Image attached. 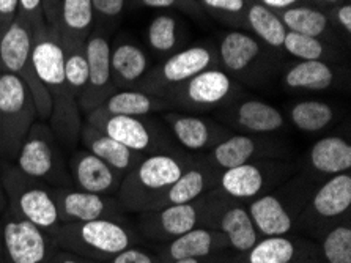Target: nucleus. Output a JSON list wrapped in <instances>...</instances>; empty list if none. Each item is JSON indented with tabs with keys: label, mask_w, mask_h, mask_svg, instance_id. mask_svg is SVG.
I'll return each instance as SVG.
<instances>
[{
	"label": "nucleus",
	"mask_w": 351,
	"mask_h": 263,
	"mask_svg": "<svg viewBox=\"0 0 351 263\" xmlns=\"http://www.w3.org/2000/svg\"><path fill=\"white\" fill-rule=\"evenodd\" d=\"M32 63L51 98V130L58 144L71 148L81 139L82 119L77 100L68 89L62 38L56 25L46 23L32 30Z\"/></svg>",
	"instance_id": "obj_1"
},
{
	"label": "nucleus",
	"mask_w": 351,
	"mask_h": 263,
	"mask_svg": "<svg viewBox=\"0 0 351 263\" xmlns=\"http://www.w3.org/2000/svg\"><path fill=\"white\" fill-rule=\"evenodd\" d=\"M193 163L178 152L147 155L123 176L117 201L128 213L141 214L152 210L169 186Z\"/></svg>",
	"instance_id": "obj_2"
},
{
	"label": "nucleus",
	"mask_w": 351,
	"mask_h": 263,
	"mask_svg": "<svg viewBox=\"0 0 351 263\" xmlns=\"http://www.w3.org/2000/svg\"><path fill=\"white\" fill-rule=\"evenodd\" d=\"M137 243L139 233L123 218L62 224L54 240L58 249L101 263H108L119 252Z\"/></svg>",
	"instance_id": "obj_3"
},
{
	"label": "nucleus",
	"mask_w": 351,
	"mask_h": 263,
	"mask_svg": "<svg viewBox=\"0 0 351 263\" xmlns=\"http://www.w3.org/2000/svg\"><path fill=\"white\" fill-rule=\"evenodd\" d=\"M0 176L8 201L7 210L35 225L54 241L62 227L54 187L24 175L16 165H3Z\"/></svg>",
	"instance_id": "obj_4"
},
{
	"label": "nucleus",
	"mask_w": 351,
	"mask_h": 263,
	"mask_svg": "<svg viewBox=\"0 0 351 263\" xmlns=\"http://www.w3.org/2000/svg\"><path fill=\"white\" fill-rule=\"evenodd\" d=\"M16 168L30 179L51 187L73 186L60 144L51 126L35 122L16 155Z\"/></svg>",
	"instance_id": "obj_5"
},
{
	"label": "nucleus",
	"mask_w": 351,
	"mask_h": 263,
	"mask_svg": "<svg viewBox=\"0 0 351 263\" xmlns=\"http://www.w3.org/2000/svg\"><path fill=\"white\" fill-rule=\"evenodd\" d=\"M219 191L213 190L189 203L141 213V233L155 241H170L197 227L213 229Z\"/></svg>",
	"instance_id": "obj_6"
},
{
	"label": "nucleus",
	"mask_w": 351,
	"mask_h": 263,
	"mask_svg": "<svg viewBox=\"0 0 351 263\" xmlns=\"http://www.w3.org/2000/svg\"><path fill=\"white\" fill-rule=\"evenodd\" d=\"M36 117L34 96L24 80L0 71V157L16 159Z\"/></svg>",
	"instance_id": "obj_7"
},
{
	"label": "nucleus",
	"mask_w": 351,
	"mask_h": 263,
	"mask_svg": "<svg viewBox=\"0 0 351 263\" xmlns=\"http://www.w3.org/2000/svg\"><path fill=\"white\" fill-rule=\"evenodd\" d=\"M0 71L24 80L34 96L38 119L49 122L51 98L32 63V27L18 16L0 34Z\"/></svg>",
	"instance_id": "obj_8"
},
{
	"label": "nucleus",
	"mask_w": 351,
	"mask_h": 263,
	"mask_svg": "<svg viewBox=\"0 0 351 263\" xmlns=\"http://www.w3.org/2000/svg\"><path fill=\"white\" fill-rule=\"evenodd\" d=\"M85 122L142 157L152 153L177 152L170 147V142L162 131L143 117L112 115L97 107L85 115Z\"/></svg>",
	"instance_id": "obj_9"
},
{
	"label": "nucleus",
	"mask_w": 351,
	"mask_h": 263,
	"mask_svg": "<svg viewBox=\"0 0 351 263\" xmlns=\"http://www.w3.org/2000/svg\"><path fill=\"white\" fill-rule=\"evenodd\" d=\"M217 67L219 60L213 47L202 45L184 47L169 56L159 67L150 69L141 82L139 90L166 98L173 89L180 87L195 74Z\"/></svg>",
	"instance_id": "obj_10"
},
{
	"label": "nucleus",
	"mask_w": 351,
	"mask_h": 263,
	"mask_svg": "<svg viewBox=\"0 0 351 263\" xmlns=\"http://www.w3.org/2000/svg\"><path fill=\"white\" fill-rule=\"evenodd\" d=\"M0 263H54V241L8 210L0 218Z\"/></svg>",
	"instance_id": "obj_11"
},
{
	"label": "nucleus",
	"mask_w": 351,
	"mask_h": 263,
	"mask_svg": "<svg viewBox=\"0 0 351 263\" xmlns=\"http://www.w3.org/2000/svg\"><path fill=\"white\" fill-rule=\"evenodd\" d=\"M235 92V82L224 69L210 68L173 89L166 100L170 107L204 111L213 109L230 98Z\"/></svg>",
	"instance_id": "obj_12"
},
{
	"label": "nucleus",
	"mask_w": 351,
	"mask_h": 263,
	"mask_svg": "<svg viewBox=\"0 0 351 263\" xmlns=\"http://www.w3.org/2000/svg\"><path fill=\"white\" fill-rule=\"evenodd\" d=\"M88 60V80L81 98L77 100L81 114L87 115L117 92L110 71V43L103 29L93 30L85 41Z\"/></svg>",
	"instance_id": "obj_13"
},
{
	"label": "nucleus",
	"mask_w": 351,
	"mask_h": 263,
	"mask_svg": "<svg viewBox=\"0 0 351 263\" xmlns=\"http://www.w3.org/2000/svg\"><path fill=\"white\" fill-rule=\"evenodd\" d=\"M58 216L62 224L123 218V208L115 196L95 194L77 187H54Z\"/></svg>",
	"instance_id": "obj_14"
},
{
	"label": "nucleus",
	"mask_w": 351,
	"mask_h": 263,
	"mask_svg": "<svg viewBox=\"0 0 351 263\" xmlns=\"http://www.w3.org/2000/svg\"><path fill=\"white\" fill-rule=\"evenodd\" d=\"M279 170V165L265 163L263 159L241 164L238 168L221 172L216 190L233 201L251 202L267 194V190L273 186Z\"/></svg>",
	"instance_id": "obj_15"
},
{
	"label": "nucleus",
	"mask_w": 351,
	"mask_h": 263,
	"mask_svg": "<svg viewBox=\"0 0 351 263\" xmlns=\"http://www.w3.org/2000/svg\"><path fill=\"white\" fill-rule=\"evenodd\" d=\"M219 194L221 197L219 203H217L215 221H213V229H217L224 235L228 249L241 255L251 249L262 237L255 229L247 205L226 197L222 192Z\"/></svg>",
	"instance_id": "obj_16"
},
{
	"label": "nucleus",
	"mask_w": 351,
	"mask_h": 263,
	"mask_svg": "<svg viewBox=\"0 0 351 263\" xmlns=\"http://www.w3.org/2000/svg\"><path fill=\"white\" fill-rule=\"evenodd\" d=\"M68 172L74 187L104 196H117L125 176L85 148L73 153Z\"/></svg>",
	"instance_id": "obj_17"
},
{
	"label": "nucleus",
	"mask_w": 351,
	"mask_h": 263,
	"mask_svg": "<svg viewBox=\"0 0 351 263\" xmlns=\"http://www.w3.org/2000/svg\"><path fill=\"white\" fill-rule=\"evenodd\" d=\"M227 251L228 243L219 230L197 227L167 241V244L159 249L158 257L162 263H170L182 259H202V257L222 255Z\"/></svg>",
	"instance_id": "obj_18"
},
{
	"label": "nucleus",
	"mask_w": 351,
	"mask_h": 263,
	"mask_svg": "<svg viewBox=\"0 0 351 263\" xmlns=\"http://www.w3.org/2000/svg\"><path fill=\"white\" fill-rule=\"evenodd\" d=\"M271 153H274L273 145L246 134H235V136H227L224 141L215 145L206 155L204 163L221 174L241 164L265 159Z\"/></svg>",
	"instance_id": "obj_19"
},
{
	"label": "nucleus",
	"mask_w": 351,
	"mask_h": 263,
	"mask_svg": "<svg viewBox=\"0 0 351 263\" xmlns=\"http://www.w3.org/2000/svg\"><path fill=\"white\" fill-rule=\"evenodd\" d=\"M247 210L260 237H287L295 227L300 208L290 207L279 194L267 192L249 202Z\"/></svg>",
	"instance_id": "obj_20"
},
{
	"label": "nucleus",
	"mask_w": 351,
	"mask_h": 263,
	"mask_svg": "<svg viewBox=\"0 0 351 263\" xmlns=\"http://www.w3.org/2000/svg\"><path fill=\"white\" fill-rule=\"evenodd\" d=\"M351 207V174L332 175L313 192L306 213L302 216L317 221H334L350 211Z\"/></svg>",
	"instance_id": "obj_21"
},
{
	"label": "nucleus",
	"mask_w": 351,
	"mask_h": 263,
	"mask_svg": "<svg viewBox=\"0 0 351 263\" xmlns=\"http://www.w3.org/2000/svg\"><path fill=\"white\" fill-rule=\"evenodd\" d=\"M219 174L211 169L204 161H194L189 168H186L182 175L169 186L161 198L155 203L152 210L164 208L169 205H180V203H189L205 196L217 186ZM150 211V210H148Z\"/></svg>",
	"instance_id": "obj_22"
},
{
	"label": "nucleus",
	"mask_w": 351,
	"mask_h": 263,
	"mask_svg": "<svg viewBox=\"0 0 351 263\" xmlns=\"http://www.w3.org/2000/svg\"><path fill=\"white\" fill-rule=\"evenodd\" d=\"M166 122L172 130L173 137L182 144V147L191 152H205L215 147L228 136L227 130L217 123L202 119V117L184 114H167Z\"/></svg>",
	"instance_id": "obj_23"
},
{
	"label": "nucleus",
	"mask_w": 351,
	"mask_h": 263,
	"mask_svg": "<svg viewBox=\"0 0 351 263\" xmlns=\"http://www.w3.org/2000/svg\"><path fill=\"white\" fill-rule=\"evenodd\" d=\"M262 45L254 35L233 30L224 35L217 47V60L227 74L244 76L262 60Z\"/></svg>",
	"instance_id": "obj_24"
},
{
	"label": "nucleus",
	"mask_w": 351,
	"mask_h": 263,
	"mask_svg": "<svg viewBox=\"0 0 351 263\" xmlns=\"http://www.w3.org/2000/svg\"><path fill=\"white\" fill-rule=\"evenodd\" d=\"M110 71L115 89H139L150 71V60L145 51L130 40L110 45Z\"/></svg>",
	"instance_id": "obj_25"
},
{
	"label": "nucleus",
	"mask_w": 351,
	"mask_h": 263,
	"mask_svg": "<svg viewBox=\"0 0 351 263\" xmlns=\"http://www.w3.org/2000/svg\"><path fill=\"white\" fill-rule=\"evenodd\" d=\"M81 141L85 145V150L93 153L110 168L119 170L120 174L126 175L134 165L143 158L142 155L132 152L123 144L117 142L115 139L109 137L108 134L101 133L97 128L88 125L87 122L82 125Z\"/></svg>",
	"instance_id": "obj_26"
},
{
	"label": "nucleus",
	"mask_w": 351,
	"mask_h": 263,
	"mask_svg": "<svg viewBox=\"0 0 351 263\" xmlns=\"http://www.w3.org/2000/svg\"><path fill=\"white\" fill-rule=\"evenodd\" d=\"M309 163L311 168L320 175L345 174L351 169V145L343 137H323L312 145Z\"/></svg>",
	"instance_id": "obj_27"
},
{
	"label": "nucleus",
	"mask_w": 351,
	"mask_h": 263,
	"mask_svg": "<svg viewBox=\"0 0 351 263\" xmlns=\"http://www.w3.org/2000/svg\"><path fill=\"white\" fill-rule=\"evenodd\" d=\"M167 107H170V104L166 98L143 92L139 89H130L117 90L99 106V109L112 115L147 117L155 114V112L167 109Z\"/></svg>",
	"instance_id": "obj_28"
},
{
	"label": "nucleus",
	"mask_w": 351,
	"mask_h": 263,
	"mask_svg": "<svg viewBox=\"0 0 351 263\" xmlns=\"http://www.w3.org/2000/svg\"><path fill=\"white\" fill-rule=\"evenodd\" d=\"M56 25L60 36L87 41L95 27L92 0H60Z\"/></svg>",
	"instance_id": "obj_29"
},
{
	"label": "nucleus",
	"mask_w": 351,
	"mask_h": 263,
	"mask_svg": "<svg viewBox=\"0 0 351 263\" xmlns=\"http://www.w3.org/2000/svg\"><path fill=\"white\" fill-rule=\"evenodd\" d=\"M233 122L247 133H274L284 128L285 119L278 107L260 100H246L233 111Z\"/></svg>",
	"instance_id": "obj_30"
},
{
	"label": "nucleus",
	"mask_w": 351,
	"mask_h": 263,
	"mask_svg": "<svg viewBox=\"0 0 351 263\" xmlns=\"http://www.w3.org/2000/svg\"><path fill=\"white\" fill-rule=\"evenodd\" d=\"M278 14L282 24L285 25L287 32L315 36V38L320 40L331 38L332 36L331 19L320 8L300 3L295 5V7L282 10Z\"/></svg>",
	"instance_id": "obj_31"
},
{
	"label": "nucleus",
	"mask_w": 351,
	"mask_h": 263,
	"mask_svg": "<svg viewBox=\"0 0 351 263\" xmlns=\"http://www.w3.org/2000/svg\"><path fill=\"white\" fill-rule=\"evenodd\" d=\"M243 24L252 32L251 35H254L258 41L265 43L269 47H274V49L282 47L287 29L282 24L278 12H274V10L255 2V0L247 2Z\"/></svg>",
	"instance_id": "obj_32"
},
{
	"label": "nucleus",
	"mask_w": 351,
	"mask_h": 263,
	"mask_svg": "<svg viewBox=\"0 0 351 263\" xmlns=\"http://www.w3.org/2000/svg\"><path fill=\"white\" fill-rule=\"evenodd\" d=\"M334 69L323 60H302L287 69L284 82L289 89L320 92L334 84Z\"/></svg>",
	"instance_id": "obj_33"
},
{
	"label": "nucleus",
	"mask_w": 351,
	"mask_h": 263,
	"mask_svg": "<svg viewBox=\"0 0 351 263\" xmlns=\"http://www.w3.org/2000/svg\"><path fill=\"white\" fill-rule=\"evenodd\" d=\"M63 47V67L70 92L76 100L81 98L88 80V60L85 41L60 36Z\"/></svg>",
	"instance_id": "obj_34"
},
{
	"label": "nucleus",
	"mask_w": 351,
	"mask_h": 263,
	"mask_svg": "<svg viewBox=\"0 0 351 263\" xmlns=\"http://www.w3.org/2000/svg\"><path fill=\"white\" fill-rule=\"evenodd\" d=\"M296 244L287 237H262L244 252L243 263H291L296 259Z\"/></svg>",
	"instance_id": "obj_35"
},
{
	"label": "nucleus",
	"mask_w": 351,
	"mask_h": 263,
	"mask_svg": "<svg viewBox=\"0 0 351 263\" xmlns=\"http://www.w3.org/2000/svg\"><path fill=\"white\" fill-rule=\"evenodd\" d=\"M334 120V111L324 101L306 100L290 109V122L300 131L318 133L328 128Z\"/></svg>",
	"instance_id": "obj_36"
},
{
	"label": "nucleus",
	"mask_w": 351,
	"mask_h": 263,
	"mask_svg": "<svg viewBox=\"0 0 351 263\" xmlns=\"http://www.w3.org/2000/svg\"><path fill=\"white\" fill-rule=\"evenodd\" d=\"M148 46L159 56H172L180 46L178 21L170 14H159L148 25Z\"/></svg>",
	"instance_id": "obj_37"
},
{
	"label": "nucleus",
	"mask_w": 351,
	"mask_h": 263,
	"mask_svg": "<svg viewBox=\"0 0 351 263\" xmlns=\"http://www.w3.org/2000/svg\"><path fill=\"white\" fill-rule=\"evenodd\" d=\"M282 49L291 57L298 60H323L328 58L329 49L324 45V41L315 36H307L295 32H287L284 43H282Z\"/></svg>",
	"instance_id": "obj_38"
},
{
	"label": "nucleus",
	"mask_w": 351,
	"mask_h": 263,
	"mask_svg": "<svg viewBox=\"0 0 351 263\" xmlns=\"http://www.w3.org/2000/svg\"><path fill=\"white\" fill-rule=\"evenodd\" d=\"M322 252L326 263H351V227L348 222L328 230L322 243Z\"/></svg>",
	"instance_id": "obj_39"
},
{
	"label": "nucleus",
	"mask_w": 351,
	"mask_h": 263,
	"mask_svg": "<svg viewBox=\"0 0 351 263\" xmlns=\"http://www.w3.org/2000/svg\"><path fill=\"white\" fill-rule=\"evenodd\" d=\"M202 8L208 10L217 18L232 21V23H243L249 0H197Z\"/></svg>",
	"instance_id": "obj_40"
},
{
	"label": "nucleus",
	"mask_w": 351,
	"mask_h": 263,
	"mask_svg": "<svg viewBox=\"0 0 351 263\" xmlns=\"http://www.w3.org/2000/svg\"><path fill=\"white\" fill-rule=\"evenodd\" d=\"M128 0H92L95 24L112 25L121 18Z\"/></svg>",
	"instance_id": "obj_41"
},
{
	"label": "nucleus",
	"mask_w": 351,
	"mask_h": 263,
	"mask_svg": "<svg viewBox=\"0 0 351 263\" xmlns=\"http://www.w3.org/2000/svg\"><path fill=\"white\" fill-rule=\"evenodd\" d=\"M18 18L27 23L32 30L46 24L43 0H18Z\"/></svg>",
	"instance_id": "obj_42"
},
{
	"label": "nucleus",
	"mask_w": 351,
	"mask_h": 263,
	"mask_svg": "<svg viewBox=\"0 0 351 263\" xmlns=\"http://www.w3.org/2000/svg\"><path fill=\"white\" fill-rule=\"evenodd\" d=\"M108 263H162L158 254L141 248L139 244L130 246V248L119 252Z\"/></svg>",
	"instance_id": "obj_43"
},
{
	"label": "nucleus",
	"mask_w": 351,
	"mask_h": 263,
	"mask_svg": "<svg viewBox=\"0 0 351 263\" xmlns=\"http://www.w3.org/2000/svg\"><path fill=\"white\" fill-rule=\"evenodd\" d=\"M148 8H178L188 14H200L202 8L197 0H137Z\"/></svg>",
	"instance_id": "obj_44"
},
{
	"label": "nucleus",
	"mask_w": 351,
	"mask_h": 263,
	"mask_svg": "<svg viewBox=\"0 0 351 263\" xmlns=\"http://www.w3.org/2000/svg\"><path fill=\"white\" fill-rule=\"evenodd\" d=\"M18 16V0H0V34Z\"/></svg>",
	"instance_id": "obj_45"
},
{
	"label": "nucleus",
	"mask_w": 351,
	"mask_h": 263,
	"mask_svg": "<svg viewBox=\"0 0 351 263\" xmlns=\"http://www.w3.org/2000/svg\"><path fill=\"white\" fill-rule=\"evenodd\" d=\"M54 263H101L93 259H87V257L74 254L71 251H65V249H58L54 254Z\"/></svg>",
	"instance_id": "obj_46"
},
{
	"label": "nucleus",
	"mask_w": 351,
	"mask_h": 263,
	"mask_svg": "<svg viewBox=\"0 0 351 263\" xmlns=\"http://www.w3.org/2000/svg\"><path fill=\"white\" fill-rule=\"evenodd\" d=\"M336 21L347 34H351V5L348 2L339 5L336 10Z\"/></svg>",
	"instance_id": "obj_47"
},
{
	"label": "nucleus",
	"mask_w": 351,
	"mask_h": 263,
	"mask_svg": "<svg viewBox=\"0 0 351 263\" xmlns=\"http://www.w3.org/2000/svg\"><path fill=\"white\" fill-rule=\"evenodd\" d=\"M255 2L265 5L274 12H282V10H287L290 7H295V5H300L301 0H255Z\"/></svg>",
	"instance_id": "obj_48"
},
{
	"label": "nucleus",
	"mask_w": 351,
	"mask_h": 263,
	"mask_svg": "<svg viewBox=\"0 0 351 263\" xmlns=\"http://www.w3.org/2000/svg\"><path fill=\"white\" fill-rule=\"evenodd\" d=\"M60 5V0H43V12H45V19L47 24L56 23V14Z\"/></svg>",
	"instance_id": "obj_49"
},
{
	"label": "nucleus",
	"mask_w": 351,
	"mask_h": 263,
	"mask_svg": "<svg viewBox=\"0 0 351 263\" xmlns=\"http://www.w3.org/2000/svg\"><path fill=\"white\" fill-rule=\"evenodd\" d=\"M170 263H232V260L230 257L215 255V257H202V259H182V260H175Z\"/></svg>",
	"instance_id": "obj_50"
},
{
	"label": "nucleus",
	"mask_w": 351,
	"mask_h": 263,
	"mask_svg": "<svg viewBox=\"0 0 351 263\" xmlns=\"http://www.w3.org/2000/svg\"><path fill=\"white\" fill-rule=\"evenodd\" d=\"M7 208H8V201H7V194H5L2 176H0V218L3 216V213L7 211Z\"/></svg>",
	"instance_id": "obj_51"
},
{
	"label": "nucleus",
	"mask_w": 351,
	"mask_h": 263,
	"mask_svg": "<svg viewBox=\"0 0 351 263\" xmlns=\"http://www.w3.org/2000/svg\"><path fill=\"white\" fill-rule=\"evenodd\" d=\"M315 2H317V0H315ZM318 2L323 3V5H329V7H331V5L342 3V0H318Z\"/></svg>",
	"instance_id": "obj_52"
},
{
	"label": "nucleus",
	"mask_w": 351,
	"mask_h": 263,
	"mask_svg": "<svg viewBox=\"0 0 351 263\" xmlns=\"http://www.w3.org/2000/svg\"><path fill=\"white\" fill-rule=\"evenodd\" d=\"M0 259H2V243H0Z\"/></svg>",
	"instance_id": "obj_53"
},
{
	"label": "nucleus",
	"mask_w": 351,
	"mask_h": 263,
	"mask_svg": "<svg viewBox=\"0 0 351 263\" xmlns=\"http://www.w3.org/2000/svg\"><path fill=\"white\" fill-rule=\"evenodd\" d=\"M131 2H137V0H131Z\"/></svg>",
	"instance_id": "obj_54"
}]
</instances>
